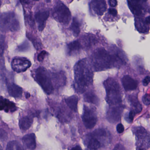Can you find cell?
<instances>
[{"instance_id":"obj_1","label":"cell","mask_w":150,"mask_h":150,"mask_svg":"<svg viewBox=\"0 0 150 150\" xmlns=\"http://www.w3.org/2000/svg\"><path fill=\"white\" fill-rule=\"evenodd\" d=\"M93 76L86 60H81L76 63L75 67V81L79 91L83 92L91 83Z\"/></svg>"},{"instance_id":"obj_2","label":"cell","mask_w":150,"mask_h":150,"mask_svg":"<svg viewBox=\"0 0 150 150\" xmlns=\"http://www.w3.org/2000/svg\"><path fill=\"white\" fill-rule=\"evenodd\" d=\"M104 85L106 91V101L111 105H116L122 102L120 88L119 84L114 79L106 80Z\"/></svg>"},{"instance_id":"obj_3","label":"cell","mask_w":150,"mask_h":150,"mask_svg":"<svg viewBox=\"0 0 150 150\" xmlns=\"http://www.w3.org/2000/svg\"><path fill=\"white\" fill-rule=\"evenodd\" d=\"M93 63L96 70H103L115 67L112 55H110L105 49H99L93 56Z\"/></svg>"},{"instance_id":"obj_4","label":"cell","mask_w":150,"mask_h":150,"mask_svg":"<svg viewBox=\"0 0 150 150\" xmlns=\"http://www.w3.org/2000/svg\"><path fill=\"white\" fill-rule=\"evenodd\" d=\"M19 21L13 12H5L0 16V30L4 32L18 31Z\"/></svg>"},{"instance_id":"obj_5","label":"cell","mask_w":150,"mask_h":150,"mask_svg":"<svg viewBox=\"0 0 150 150\" xmlns=\"http://www.w3.org/2000/svg\"><path fill=\"white\" fill-rule=\"evenodd\" d=\"M35 80L42 87L45 92L50 94L53 90V87L51 82V78L48 75L47 71L44 68L40 67L35 72Z\"/></svg>"},{"instance_id":"obj_6","label":"cell","mask_w":150,"mask_h":150,"mask_svg":"<svg viewBox=\"0 0 150 150\" xmlns=\"http://www.w3.org/2000/svg\"><path fill=\"white\" fill-rule=\"evenodd\" d=\"M54 18L61 23L67 25L71 20V13L69 9L63 4H58L54 11Z\"/></svg>"},{"instance_id":"obj_7","label":"cell","mask_w":150,"mask_h":150,"mask_svg":"<svg viewBox=\"0 0 150 150\" xmlns=\"http://www.w3.org/2000/svg\"><path fill=\"white\" fill-rule=\"evenodd\" d=\"M82 119L85 126L88 129L93 128L97 123V117L96 112L92 108L86 106L84 107Z\"/></svg>"},{"instance_id":"obj_8","label":"cell","mask_w":150,"mask_h":150,"mask_svg":"<svg viewBox=\"0 0 150 150\" xmlns=\"http://www.w3.org/2000/svg\"><path fill=\"white\" fill-rule=\"evenodd\" d=\"M11 68L15 72L22 73L26 71L31 66L30 61L24 57L14 58L11 62Z\"/></svg>"},{"instance_id":"obj_9","label":"cell","mask_w":150,"mask_h":150,"mask_svg":"<svg viewBox=\"0 0 150 150\" xmlns=\"http://www.w3.org/2000/svg\"><path fill=\"white\" fill-rule=\"evenodd\" d=\"M90 8L96 15L102 16L106 10L107 4L105 0H92Z\"/></svg>"},{"instance_id":"obj_10","label":"cell","mask_w":150,"mask_h":150,"mask_svg":"<svg viewBox=\"0 0 150 150\" xmlns=\"http://www.w3.org/2000/svg\"><path fill=\"white\" fill-rule=\"evenodd\" d=\"M129 9L135 15H140L142 13L144 4L147 0H127Z\"/></svg>"},{"instance_id":"obj_11","label":"cell","mask_w":150,"mask_h":150,"mask_svg":"<svg viewBox=\"0 0 150 150\" xmlns=\"http://www.w3.org/2000/svg\"><path fill=\"white\" fill-rule=\"evenodd\" d=\"M123 111L122 107H111L107 113V119L111 122H116L120 120Z\"/></svg>"},{"instance_id":"obj_12","label":"cell","mask_w":150,"mask_h":150,"mask_svg":"<svg viewBox=\"0 0 150 150\" xmlns=\"http://www.w3.org/2000/svg\"><path fill=\"white\" fill-rule=\"evenodd\" d=\"M17 107L15 103L7 99L0 97V111H4L6 112H13L16 111Z\"/></svg>"},{"instance_id":"obj_13","label":"cell","mask_w":150,"mask_h":150,"mask_svg":"<svg viewBox=\"0 0 150 150\" xmlns=\"http://www.w3.org/2000/svg\"><path fill=\"white\" fill-rule=\"evenodd\" d=\"M22 142L26 149L34 150L36 149V142L34 134H28L23 137Z\"/></svg>"},{"instance_id":"obj_14","label":"cell","mask_w":150,"mask_h":150,"mask_svg":"<svg viewBox=\"0 0 150 150\" xmlns=\"http://www.w3.org/2000/svg\"><path fill=\"white\" fill-rule=\"evenodd\" d=\"M49 12L48 11H39L35 15V19L38 25L39 31H43L45 28V22L49 17Z\"/></svg>"},{"instance_id":"obj_15","label":"cell","mask_w":150,"mask_h":150,"mask_svg":"<svg viewBox=\"0 0 150 150\" xmlns=\"http://www.w3.org/2000/svg\"><path fill=\"white\" fill-rule=\"evenodd\" d=\"M122 83L124 89L127 91L135 90L138 85L137 82L128 75L123 77Z\"/></svg>"},{"instance_id":"obj_16","label":"cell","mask_w":150,"mask_h":150,"mask_svg":"<svg viewBox=\"0 0 150 150\" xmlns=\"http://www.w3.org/2000/svg\"><path fill=\"white\" fill-rule=\"evenodd\" d=\"M8 92L10 96L14 98L21 97L23 94V89L15 84H10L8 86Z\"/></svg>"},{"instance_id":"obj_17","label":"cell","mask_w":150,"mask_h":150,"mask_svg":"<svg viewBox=\"0 0 150 150\" xmlns=\"http://www.w3.org/2000/svg\"><path fill=\"white\" fill-rule=\"evenodd\" d=\"M33 122V118L31 116H26L20 119L19 127L23 131H26L30 128Z\"/></svg>"},{"instance_id":"obj_18","label":"cell","mask_w":150,"mask_h":150,"mask_svg":"<svg viewBox=\"0 0 150 150\" xmlns=\"http://www.w3.org/2000/svg\"><path fill=\"white\" fill-rule=\"evenodd\" d=\"M135 25L136 28L140 32L145 33L149 32V27L145 22H144L143 19L140 18H136L135 19Z\"/></svg>"},{"instance_id":"obj_19","label":"cell","mask_w":150,"mask_h":150,"mask_svg":"<svg viewBox=\"0 0 150 150\" xmlns=\"http://www.w3.org/2000/svg\"><path fill=\"white\" fill-rule=\"evenodd\" d=\"M65 102L70 109L74 112L77 111L78 98L76 96H73L65 99Z\"/></svg>"},{"instance_id":"obj_20","label":"cell","mask_w":150,"mask_h":150,"mask_svg":"<svg viewBox=\"0 0 150 150\" xmlns=\"http://www.w3.org/2000/svg\"><path fill=\"white\" fill-rule=\"evenodd\" d=\"M129 99H130V102L131 105L134 108L133 110L135 112L136 114L141 112L142 108L141 104L139 103L137 100V97L134 96H132L130 97Z\"/></svg>"},{"instance_id":"obj_21","label":"cell","mask_w":150,"mask_h":150,"mask_svg":"<svg viewBox=\"0 0 150 150\" xmlns=\"http://www.w3.org/2000/svg\"><path fill=\"white\" fill-rule=\"evenodd\" d=\"M85 100L86 102L92 103L94 105H98L99 104V99L96 95L92 92H89L85 95Z\"/></svg>"},{"instance_id":"obj_22","label":"cell","mask_w":150,"mask_h":150,"mask_svg":"<svg viewBox=\"0 0 150 150\" xmlns=\"http://www.w3.org/2000/svg\"><path fill=\"white\" fill-rule=\"evenodd\" d=\"M136 136L138 141H142L147 137V133L146 130L142 127L136 128L135 131Z\"/></svg>"},{"instance_id":"obj_23","label":"cell","mask_w":150,"mask_h":150,"mask_svg":"<svg viewBox=\"0 0 150 150\" xmlns=\"http://www.w3.org/2000/svg\"><path fill=\"white\" fill-rule=\"evenodd\" d=\"M100 147V142L95 137H92L87 144V148L91 150H96L99 149Z\"/></svg>"},{"instance_id":"obj_24","label":"cell","mask_w":150,"mask_h":150,"mask_svg":"<svg viewBox=\"0 0 150 150\" xmlns=\"http://www.w3.org/2000/svg\"><path fill=\"white\" fill-rule=\"evenodd\" d=\"M71 29L74 35L76 37L78 36L80 32V25L78 20L76 18H74L71 25Z\"/></svg>"},{"instance_id":"obj_25","label":"cell","mask_w":150,"mask_h":150,"mask_svg":"<svg viewBox=\"0 0 150 150\" xmlns=\"http://www.w3.org/2000/svg\"><path fill=\"white\" fill-rule=\"evenodd\" d=\"M23 149L21 144L16 141H10L7 144L6 150H18Z\"/></svg>"},{"instance_id":"obj_26","label":"cell","mask_w":150,"mask_h":150,"mask_svg":"<svg viewBox=\"0 0 150 150\" xmlns=\"http://www.w3.org/2000/svg\"><path fill=\"white\" fill-rule=\"evenodd\" d=\"M80 48V43L77 41L71 42L68 45V48L69 53H71L73 52L78 51Z\"/></svg>"},{"instance_id":"obj_27","label":"cell","mask_w":150,"mask_h":150,"mask_svg":"<svg viewBox=\"0 0 150 150\" xmlns=\"http://www.w3.org/2000/svg\"><path fill=\"white\" fill-rule=\"evenodd\" d=\"M26 35H27V38L32 41L36 49H39L40 48V43L37 39V38L30 33H27Z\"/></svg>"},{"instance_id":"obj_28","label":"cell","mask_w":150,"mask_h":150,"mask_svg":"<svg viewBox=\"0 0 150 150\" xmlns=\"http://www.w3.org/2000/svg\"><path fill=\"white\" fill-rule=\"evenodd\" d=\"M135 114V112L134 110H131L129 113L128 115H126V116L127 117H125V119L128 122L131 123L134 120V117Z\"/></svg>"},{"instance_id":"obj_29","label":"cell","mask_w":150,"mask_h":150,"mask_svg":"<svg viewBox=\"0 0 150 150\" xmlns=\"http://www.w3.org/2000/svg\"><path fill=\"white\" fill-rule=\"evenodd\" d=\"M5 48V39L2 35H0V55H2Z\"/></svg>"},{"instance_id":"obj_30","label":"cell","mask_w":150,"mask_h":150,"mask_svg":"<svg viewBox=\"0 0 150 150\" xmlns=\"http://www.w3.org/2000/svg\"><path fill=\"white\" fill-rule=\"evenodd\" d=\"M143 102L146 105H150V94H146L143 97Z\"/></svg>"},{"instance_id":"obj_31","label":"cell","mask_w":150,"mask_h":150,"mask_svg":"<svg viewBox=\"0 0 150 150\" xmlns=\"http://www.w3.org/2000/svg\"><path fill=\"white\" fill-rule=\"evenodd\" d=\"M8 138V134L4 130L0 129V140L5 141Z\"/></svg>"},{"instance_id":"obj_32","label":"cell","mask_w":150,"mask_h":150,"mask_svg":"<svg viewBox=\"0 0 150 150\" xmlns=\"http://www.w3.org/2000/svg\"><path fill=\"white\" fill-rule=\"evenodd\" d=\"M47 53L45 51H43L38 55V60L39 62H41L45 59V56Z\"/></svg>"},{"instance_id":"obj_33","label":"cell","mask_w":150,"mask_h":150,"mask_svg":"<svg viewBox=\"0 0 150 150\" xmlns=\"http://www.w3.org/2000/svg\"><path fill=\"white\" fill-rule=\"evenodd\" d=\"M116 129H117V131L119 134H122L123 133L124 131V127H123L122 124H118L117 125V127H116Z\"/></svg>"},{"instance_id":"obj_34","label":"cell","mask_w":150,"mask_h":150,"mask_svg":"<svg viewBox=\"0 0 150 150\" xmlns=\"http://www.w3.org/2000/svg\"><path fill=\"white\" fill-rule=\"evenodd\" d=\"M150 82V77L147 76L143 80V85L144 86H147Z\"/></svg>"},{"instance_id":"obj_35","label":"cell","mask_w":150,"mask_h":150,"mask_svg":"<svg viewBox=\"0 0 150 150\" xmlns=\"http://www.w3.org/2000/svg\"><path fill=\"white\" fill-rule=\"evenodd\" d=\"M109 12L111 15H112L114 16H117V10L114 9H109Z\"/></svg>"},{"instance_id":"obj_36","label":"cell","mask_w":150,"mask_h":150,"mask_svg":"<svg viewBox=\"0 0 150 150\" xmlns=\"http://www.w3.org/2000/svg\"><path fill=\"white\" fill-rule=\"evenodd\" d=\"M109 4L112 7H115L117 5V1L116 0H109Z\"/></svg>"},{"instance_id":"obj_37","label":"cell","mask_w":150,"mask_h":150,"mask_svg":"<svg viewBox=\"0 0 150 150\" xmlns=\"http://www.w3.org/2000/svg\"><path fill=\"white\" fill-rule=\"evenodd\" d=\"M145 22L147 24H150V16L146 18L145 20Z\"/></svg>"},{"instance_id":"obj_38","label":"cell","mask_w":150,"mask_h":150,"mask_svg":"<svg viewBox=\"0 0 150 150\" xmlns=\"http://www.w3.org/2000/svg\"><path fill=\"white\" fill-rule=\"evenodd\" d=\"M81 148H80V146H77L76 147H74V148H72V150H81Z\"/></svg>"},{"instance_id":"obj_39","label":"cell","mask_w":150,"mask_h":150,"mask_svg":"<svg viewBox=\"0 0 150 150\" xmlns=\"http://www.w3.org/2000/svg\"><path fill=\"white\" fill-rule=\"evenodd\" d=\"M30 0H20V1L23 3L27 4L29 3Z\"/></svg>"},{"instance_id":"obj_40","label":"cell","mask_w":150,"mask_h":150,"mask_svg":"<svg viewBox=\"0 0 150 150\" xmlns=\"http://www.w3.org/2000/svg\"><path fill=\"white\" fill-rule=\"evenodd\" d=\"M30 97V93H26V95H25V97H26V98H29Z\"/></svg>"},{"instance_id":"obj_41","label":"cell","mask_w":150,"mask_h":150,"mask_svg":"<svg viewBox=\"0 0 150 150\" xmlns=\"http://www.w3.org/2000/svg\"><path fill=\"white\" fill-rule=\"evenodd\" d=\"M1 1H0V7H1Z\"/></svg>"},{"instance_id":"obj_42","label":"cell","mask_w":150,"mask_h":150,"mask_svg":"<svg viewBox=\"0 0 150 150\" xmlns=\"http://www.w3.org/2000/svg\"><path fill=\"white\" fill-rule=\"evenodd\" d=\"M149 13H150V9H149Z\"/></svg>"},{"instance_id":"obj_43","label":"cell","mask_w":150,"mask_h":150,"mask_svg":"<svg viewBox=\"0 0 150 150\" xmlns=\"http://www.w3.org/2000/svg\"><path fill=\"white\" fill-rule=\"evenodd\" d=\"M34 1H40V0H34Z\"/></svg>"}]
</instances>
